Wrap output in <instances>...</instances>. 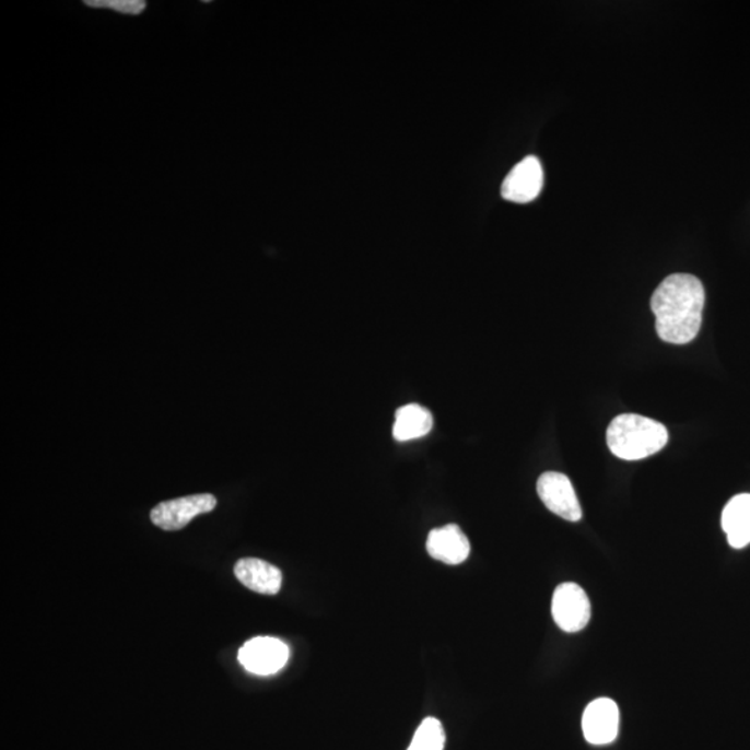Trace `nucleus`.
Here are the masks:
<instances>
[{
    "instance_id": "nucleus-1",
    "label": "nucleus",
    "mask_w": 750,
    "mask_h": 750,
    "mask_svg": "<svg viewBox=\"0 0 750 750\" xmlns=\"http://www.w3.org/2000/svg\"><path fill=\"white\" fill-rule=\"evenodd\" d=\"M705 288L691 274H671L652 295L656 331L661 341L685 345L696 338L705 307Z\"/></svg>"
},
{
    "instance_id": "nucleus-2",
    "label": "nucleus",
    "mask_w": 750,
    "mask_h": 750,
    "mask_svg": "<svg viewBox=\"0 0 750 750\" xmlns=\"http://www.w3.org/2000/svg\"><path fill=\"white\" fill-rule=\"evenodd\" d=\"M606 441L611 454L619 459L635 461L665 448L669 433L659 421L629 413L611 421Z\"/></svg>"
},
{
    "instance_id": "nucleus-3",
    "label": "nucleus",
    "mask_w": 750,
    "mask_h": 750,
    "mask_svg": "<svg viewBox=\"0 0 750 750\" xmlns=\"http://www.w3.org/2000/svg\"><path fill=\"white\" fill-rule=\"evenodd\" d=\"M218 506V500L210 493H198L166 501L151 512V520L164 531H178L187 527L195 517L213 512Z\"/></svg>"
},
{
    "instance_id": "nucleus-4",
    "label": "nucleus",
    "mask_w": 750,
    "mask_h": 750,
    "mask_svg": "<svg viewBox=\"0 0 750 750\" xmlns=\"http://www.w3.org/2000/svg\"><path fill=\"white\" fill-rule=\"evenodd\" d=\"M554 623L566 633H578L590 620L588 595L579 585L564 583L554 590L552 599Z\"/></svg>"
},
{
    "instance_id": "nucleus-5",
    "label": "nucleus",
    "mask_w": 750,
    "mask_h": 750,
    "mask_svg": "<svg viewBox=\"0 0 750 750\" xmlns=\"http://www.w3.org/2000/svg\"><path fill=\"white\" fill-rule=\"evenodd\" d=\"M537 491L543 505L554 515L572 523L582 520L583 508L567 476L554 471L543 472L538 479Z\"/></svg>"
},
{
    "instance_id": "nucleus-6",
    "label": "nucleus",
    "mask_w": 750,
    "mask_h": 750,
    "mask_svg": "<svg viewBox=\"0 0 750 750\" xmlns=\"http://www.w3.org/2000/svg\"><path fill=\"white\" fill-rule=\"evenodd\" d=\"M288 657L286 644L272 636H256L246 642L238 654L241 665L256 676L276 675L286 665Z\"/></svg>"
},
{
    "instance_id": "nucleus-7",
    "label": "nucleus",
    "mask_w": 750,
    "mask_h": 750,
    "mask_svg": "<svg viewBox=\"0 0 750 750\" xmlns=\"http://www.w3.org/2000/svg\"><path fill=\"white\" fill-rule=\"evenodd\" d=\"M543 187L542 164L536 156H528L517 163L502 184V198L508 202L530 203L541 194Z\"/></svg>"
},
{
    "instance_id": "nucleus-8",
    "label": "nucleus",
    "mask_w": 750,
    "mask_h": 750,
    "mask_svg": "<svg viewBox=\"0 0 750 750\" xmlns=\"http://www.w3.org/2000/svg\"><path fill=\"white\" fill-rule=\"evenodd\" d=\"M620 712L609 698L595 699L585 708L583 716L584 737L593 745H608L618 738Z\"/></svg>"
},
{
    "instance_id": "nucleus-9",
    "label": "nucleus",
    "mask_w": 750,
    "mask_h": 750,
    "mask_svg": "<svg viewBox=\"0 0 750 750\" xmlns=\"http://www.w3.org/2000/svg\"><path fill=\"white\" fill-rule=\"evenodd\" d=\"M427 552L431 558L450 566L464 563L470 554V542L456 524H448L429 534Z\"/></svg>"
},
{
    "instance_id": "nucleus-10",
    "label": "nucleus",
    "mask_w": 750,
    "mask_h": 750,
    "mask_svg": "<svg viewBox=\"0 0 750 750\" xmlns=\"http://www.w3.org/2000/svg\"><path fill=\"white\" fill-rule=\"evenodd\" d=\"M235 577L246 588L263 595L280 593L282 573L280 569L255 558L241 559L234 567Z\"/></svg>"
},
{
    "instance_id": "nucleus-11",
    "label": "nucleus",
    "mask_w": 750,
    "mask_h": 750,
    "mask_svg": "<svg viewBox=\"0 0 750 750\" xmlns=\"http://www.w3.org/2000/svg\"><path fill=\"white\" fill-rule=\"evenodd\" d=\"M723 530L734 549H742L750 543V493L734 496L724 507Z\"/></svg>"
},
{
    "instance_id": "nucleus-12",
    "label": "nucleus",
    "mask_w": 750,
    "mask_h": 750,
    "mask_svg": "<svg viewBox=\"0 0 750 750\" xmlns=\"http://www.w3.org/2000/svg\"><path fill=\"white\" fill-rule=\"evenodd\" d=\"M433 414L418 403L402 406L395 414L394 438L400 442L423 438L433 430Z\"/></svg>"
},
{
    "instance_id": "nucleus-13",
    "label": "nucleus",
    "mask_w": 750,
    "mask_h": 750,
    "mask_svg": "<svg viewBox=\"0 0 750 750\" xmlns=\"http://www.w3.org/2000/svg\"><path fill=\"white\" fill-rule=\"evenodd\" d=\"M445 729L438 718L427 717L420 724L408 750H444Z\"/></svg>"
},
{
    "instance_id": "nucleus-14",
    "label": "nucleus",
    "mask_w": 750,
    "mask_h": 750,
    "mask_svg": "<svg viewBox=\"0 0 750 750\" xmlns=\"http://www.w3.org/2000/svg\"><path fill=\"white\" fill-rule=\"evenodd\" d=\"M86 7L116 10L118 13L141 14L147 8L142 0H86Z\"/></svg>"
}]
</instances>
